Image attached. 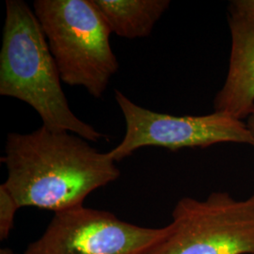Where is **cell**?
Segmentation results:
<instances>
[{"instance_id":"cell-1","label":"cell","mask_w":254,"mask_h":254,"mask_svg":"<svg viewBox=\"0 0 254 254\" xmlns=\"http://www.w3.org/2000/svg\"><path fill=\"white\" fill-rule=\"evenodd\" d=\"M4 183L21 207L62 212L83 205L91 192L117 180L120 171L109 153L81 136L42 126L9 133L2 158Z\"/></svg>"},{"instance_id":"cell-2","label":"cell","mask_w":254,"mask_h":254,"mask_svg":"<svg viewBox=\"0 0 254 254\" xmlns=\"http://www.w3.org/2000/svg\"><path fill=\"white\" fill-rule=\"evenodd\" d=\"M62 77L34 10L22 0L6 1L0 52V94L29 105L52 131L98 142L104 134L70 108Z\"/></svg>"},{"instance_id":"cell-3","label":"cell","mask_w":254,"mask_h":254,"mask_svg":"<svg viewBox=\"0 0 254 254\" xmlns=\"http://www.w3.org/2000/svg\"><path fill=\"white\" fill-rule=\"evenodd\" d=\"M33 10L62 81L101 98L119 63L112 32L92 0H36Z\"/></svg>"},{"instance_id":"cell-4","label":"cell","mask_w":254,"mask_h":254,"mask_svg":"<svg viewBox=\"0 0 254 254\" xmlns=\"http://www.w3.org/2000/svg\"><path fill=\"white\" fill-rule=\"evenodd\" d=\"M166 227L148 254H254V193L244 200L222 191L185 197Z\"/></svg>"},{"instance_id":"cell-5","label":"cell","mask_w":254,"mask_h":254,"mask_svg":"<svg viewBox=\"0 0 254 254\" xmlns=\"http://www.w3.org/2000/svg\"><path fill=\"white\" fill-rule=\"evenodd\" d=\"M115 100L126 122L124 138L109 152L115 162L144 147L178 151L208 148L218 143H254L247 124L224 112L214 111L201 116L158 113L136 105L117 90Z\"/></svg>"},{"instance_id":"cell-6","label":"cell","mask_w":254,"mask_h":254,"mask_svg":"<svg viewBox=\"0 0 254 254\" xmlns=\"http://www.w3.org/2000/svg\"><path fill=\"white\" fill-rule=\"evenodd\" d=\"M167 227H140L114 214L76 206L55 213L48 227L24 254H148Z\"/></svg>"},{"instance_id":"cell-7","label":"cell","mask_w":254,"mask_h":254,"mask_svg":"<svg viewBox=\"0 0 254 254\" xmlns=\"http://www.w3.org/2000/svg\"><path fill=\"white\" fill-rule=\"evenodd\" d=\"M231 54L227 76L214 109L243 121L254 109V20L230 14Z\"/></svg>"},{"instance_id":"cell-8","label":"cell","mask_w":254,"mask_h":254,"mask_svg":"<svg viewBox=\"0 0 254 254\" xmlns=\"http://www.w3.org/2000/svg\"><path fill=\"white\" fill-rule=\"evenodd\" d=\"M112 33L127 39L148 37L170 0H92Z\"/></svg>"},{"instance_id":"cell-9","label":"cell","mask_w":254,"mask_h":254,"mask_svg":"<svg viewBox=\"0 0 254 254\" xmlns=\"http://www.w3.org/2000/svg\"><path fill=\"white\" fill-rule=\"evenodd\" d=\"M20 208L18 202L9 190L2 184L0 186V239L8 238L10 231L13 228V221L16 211Z\"/></svg>"},{"instance_id":"cell-10","label":"cell","mask_w":254,"mask_h":254,"mask_svg":"<svg viewBox=\"0 0 254 254\" xmlns=\"http://www.w3.org/2000/svg\"><path fill=\"white\" fill-rule=\"evenodd\" d=\"M230 14L254 20V0H234L230 3Z\"/></svg>"},{"instance_id":"cell-11","label":"cell","mask_w":254,"mask_h":254,"mask_svg":"<svg viewBox=\"0 0 254 254\" xmlns=\"http://www.w3.org/2000/svg\"><path fill=\"white\" fill-rule=\"evenodd\" d=\"M246 124H247V127L249 128L251 134H252V136H253V140H254L253 146H254V109L253 110V112L250 114V116L247 118V123Z\"/></svg>"},{"instance_id":"cell-12","label":"cell","mask_w":254,"mask_h":254,"mask_svg":"<svg viewBox=\"0 0 254 254\" xmlns=\"http://www.w3.org/2000/svg\"><path fill=\"white\" fill-rule=\"evenodd\" d=\"M0 254H15L11 250H9V249H2L1 251H0Z\"/></svg>"}]
</instances>
